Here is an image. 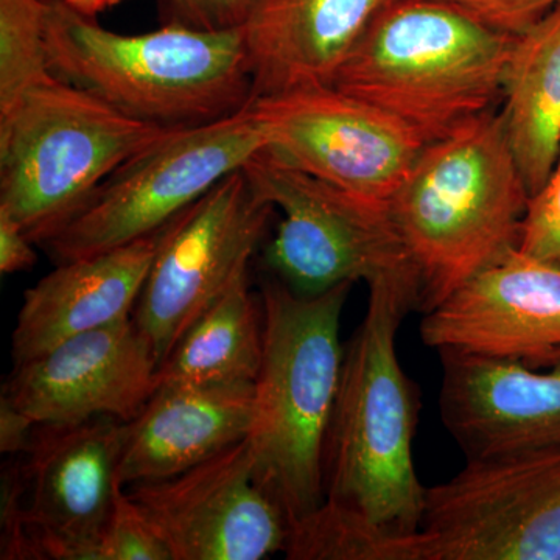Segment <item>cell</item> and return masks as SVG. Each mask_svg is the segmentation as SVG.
<instances>
[{"label": "cell", "mask_w": 560, "mask_h": 560, "mask_svg": "<svg viewBox=\"0 0 560 560\" xmlns=\"http://www.w3.org/2000/svg\"><path fill=\"white\" fill-rule=\"evenodd\" d=\"M51 73L131 119L168 130L241 113L254 101L242 28L198 31L165 24L121 35L49 0Z\"/></svg>", "instance_id": "3957f363"}, {"label": "cell", "mask_w": 560, "mask_h": 560, "mask_svg": "<svg viewBox=\"0 0 560 560\" xmlns=\"http://www.w3.org/2000/svg\"><path fill=\"white\" fill-rule=\"evenodd\" d=\"M49 0H0V117L54 79L46 47Z\"/></svg>", "instance_id": "7402d4cb"}, {"label": "cell", "mask_w": 560, "mask_h": 560, "mask_svg": "<svg viewBox=\"0 0 560 560\" xmlns=\"http://www.w3.org/2000/svg\"><path fill=\"white\" fill-rule=\"evenodd\" d=\"M411 311L418 301L408 291L370 289L364 318L345 346L324 451V501L397 544L419 529L427 490L412 459L419 390L396 348Z\"/></svg>", "instance_id": "6da1fadb"}, {"label": "cell", "mask_w": 560, "mask_h": 560, "mask_svg": "<svg viewBox=\"0 0 560 560\" xmlns=\"http://www.w3.org/2000/svg\"><path fill=\"white\" fill-rule=\"evenodd\" d=\"M253 423L254 383L161 386L128 422L121 486L183 474L246 440Z\"/></svg>", "instance_id": "d6986e66"}, {"label": "cell", "mask_w": 560, "mask_h": 560, "mask_svg": "<svg viewBox=\"0 0 560 560\" xmlns=\"http://www.w3.org/2000/svg\"><path fill=\"white\" fill-rule=\"evenodd\" d=\"M420 337L430 348L560 364V267L512 250L427 312Z\"/></svg>", "instance_id": "9a60e30c"}, {"label": "cell", "mask_w": 560, "mask_h": 560, "mask_svg": "<svg viewBox=\"0 0 560 560\" xmlns=\"http://www.w3.org/2000/svg\"><path fill=\"white\" fill-rule=\"evenodd\" d=\"M518 250L560 267V153L550 178L529 198Z\"/></svg>", "instance_id": "cb8c5ba5"}, {"label": "cell", "mask_w": 560, "mask_h": 560, "mask_svg": "<svg viewBox=\"0 0 560 560\" xmlns=\"http://www.w3.org/2000/svg\"><path fill=\"white\" fill-rule=\"evenodd\" d=\"M66 3L84 16L95 18L102 11L110 9V7L117 5L121 0H65Z\"/></svg>", "instance_id": "f546056e"}, {"label": "cell", "mask_w": 560, "mask_h": 560, "mask_svg": "<svg viewBox=\"0 0 560 560\" xmlns=\"http://www.w3.org/2000/svg\"><path fill=\"white\" fill-rule=\"evenodd\" d=\"M275 210L242 168L164 228L132 313L160 366L191 323L248 271Z\"/></svg>", "instance_id": "30bf717a"}, {"label": "cell", "mask_w": 560, "mask_h": 560, "mask_svg": "<svg viewBox=\"0 0 560 560\" xmlns=\"http://www.w3.org/2000/svg\"><path fill=\"white\" fill-rule=\"evenodd\" d=\"M497 31L521 35L560 5V0H440Z\"/></svg>", "instance_id": "4316f807"}, {"label": "cell", "mask_w": 560, "mask_h": 560, "mask_svg": "<svg viewBox=\"0 0 560 560\" xmlns=\"http://www.w3.org/2000/svg\"><path fill=\"white\" fill-rule=\"evenodd\" d=\"M404 560H560V442L467 458L427 488Z\"/></svg>", "instance_id": "9c48e42d"}, {"label": "cell", "mask_w": 560, "mask_h": 560, "mask_svg": "<svg viewBox=\"0 0 560 560\" xmlns=\"http://www.w3.org/2000/svg\"><path fill=\"white\" fill-rule=\"evenodd\" d=\"M171 131L54 77L0 117V212L43 245L120 165Z\"/></svg>", "instance_id": "8992f818"}, {"label": "cell", "mask_w": 560, "mask_h": 560, "mask_svg": "<svg viewBox=\"0 0 560 560\" xmlns=\"http://www.w3.org/2000/svg\"><path fill=\"white\" fill-rule=\"evenodd\" d=\"M529 191L492 109L427 143L389 201L427 313L522 241Z\"/></svg>", "instance_id": "7a4b0ae2"}, {"label": "cell", "mask_w": 560, "mask_h": 560, "mask_svg": "<svg viewBox=\"0 0 560 560\" xmlns=\"http://www.w3.org/2000/svg\"><path fill=\"white\" fill-rule=\"evenodd\" d=\"M162 231L98 256L65 261L25 291L13 331L14 366L75 335L130 318Z\"/></svg>", "instance_id": "ac0fdd59"}, {"label": "cell", "mask_w": 560, "mask_h": 560, "mask_svg": "<svg viewBox=\"0 0 560 560\" xmlns=\"http://www.w3.org/2000/svg\"><path fill=\"white\" fill-rule=\"evenodd\" d=\"M396 2L254 0L241 27L254 101L302 88L330 86L372 22Z\"/></svg>", "instance_id": "e0dca14e"}, {"label": "cell", "mask_w": 560, "mask_h": 560, "mask_svg": "<svg viewBox=\"0 0 560 560\" xmlns=\"http://www.w3.org/2000/svg\"><path fill=\"white\" fill-rule=\"evenodd\" d=\"M246 272L184 331L158 370V388L256 382L264 350V315Z\"/></svg>", "instance_id": "44dd1931"}, {"label": "cell", "mask_w": 560, "mask_h": 560, "mask_svg": "<svg viewBox=\"0 0 560 560\" xmlns=\"http://www.w3.org/2000/svg\"><path fill=\"white\" fill-rule=\"evenodd\" d=\"M243 172L283 215L265 250L276 279L305 296L341 283L396 287L416 298L419 311L418 271L389 206L290 167L267 149Z\"/></svg>", "instance_id": "52a82bcc"}, {"label": "cell", "mask_w": 560, "mask_h": 560, "mask_svg": "<svg viewBox=\"0 0 560 560\" xmlns=\"http://www.w3.org/2000/svg\"><path fill=\"white\" fill-rule=\"evenodd\" d=\"M268 136V153L389 206L427 143L385 110L334 86L302 88L250 103Z\"/></svg>", "instance_id": "8fae6325"}, {"label": "cell", "mask_w": 560, "mask_h": 560, "mask_svg": "<svg viewBox=\"0 0 560 560\" xmlns=\"http://www.w3.org/2000/svg\"><path fill=\"white\" fill-rule=\"evenodd\" d=\"M127 490L173 560H260L285 550L289 523L261 488L249 436L183 474Z\"/></svg>", "instance_id": "7c38bea8"}, {"label": "cell", "mask_w": 560, "mask_h": 560, "mask_svg": "<svg viewBox=\"0 0 560 560\" xmlns=\"http://www.w3.org/2000/svg\"><path fill=\"white\" fill-rule=\"evenodd\" d=\"M441 418L467 458L560 442V364L441 350Z\"/></svg>", "instance_id": "2e32d148"}, {"label": "cell", "mask_w": 560, "mask_h": 560, "mask_svg": "<svg viewBox=\"0 0 560 560\" xmlns=\"http://www.w3.org/2000/svg\"><path fill=\"white\" fill-rule=\"evenodd\" d=\"M98 560H173L164 537L124 486L98 540Z\"/></svg>", "instance_id": "603a6c76"}, {"label": "cell", "mask_w": 560, "mask_h": 560, "mask_svg": "<svg viewBox=\"0 0 560 560\" xmlns=\"http://www.w3.org/2000/svg\"><path fill=\"white\" fill-rule=\"evenodd\" d=\"M515 36L440 0H399L372 22L330 86L431 143L501 101Z\"/></svg>", "instance_id": "5b68a950"}, {"label": "cell", "mask_w": 560, "mask_h": 560, "mask_svg": "<svg viewBox=\"0 0 560 560\" xmlns=\"http://www.w3.org/2000/svg\"><path fill=\"white\" fill-rule=\"evenodd\" d=\"M267 147V131L250 106L172 130L120 165L43 246L65 264L156 234Z\"/></svg>", "instance_id": "ba28073f"}, {"label": "cell", "mask_w": 560, "mask_h": 560, "mask_svg": "<svg viewBox=\"0 0 560 560\" xmlns=\"http://www.w3.org/2000/svg\"><path fill=\"white\" fill-rule=\"evenodd\" d=\"M127 436L128 422L114 418L36 425L21 455L35 559L98 560Z\"/></svg>", "instance_id": "4fadbf2b"}, {"label": "cell", "mask_w": 560, "mask_h": 560, "mask_svg": "<svg viewBox=\"0 0 560 560\" xmlns=\"http://www.w3.org/2000/svg\"><path fill=\"white\" fill-rule=\"evenodd\" d=\"M36 423L18 410L5 396L0 397V452L21 456L31 445Z\"/></svg>", "instance_id": "f1b7e54d"}, {"label": "cell", "mask_w": 560, "mask_h": 560, "mask_svg": "<svg viewBox=\"0 0 560 560\" xmlns=\"http://www.w3.org/2000/svg\"><path fill=\"white\" fill-rule=\"evenodd\" d=\"M501 101L508 142L533 197L560 153V5L515 36Z\"/></svg>", "instance_id": "ffe728a7"}, {"label": "cell", "mask_w": 560, "mask_h": 560, "mask_svg": "<svg viewBox=\"0 0 560 560\" xmlns=\"http://www.w3.org/2000/svg\"><path fill=\"white\" fill-rule=\"evenodd\" d=\"M158 370L153 346L130 316L16 364L2 396L36 425L131 422L156 390Z\"/></svg>", "instance_id": "5bb4252c"}, {"label": "cell", "mask_w": 560, "mask_h": 560, "mask_svg": "<svg viewBox=\"0 0 560 560\" xmlns=\"http://www.w3.org/2000/svg\"><path fill=\"white\" fill-rule=\"evenodd\" d=\"M165 24L198 31L241 28L254 0H160Z\"/></svg>", "instance_id": "484cf974"}, {"label": "cell", "mask_w": 560, "mask_h": 560, "mask_svg": "<svg viewBox=\"0 0 560 560\" xmlns=\"http://www.w3.org/2000/svg\"><path fill=\"white\" fill-rule=\"evenodd\" d=\"M3 560L35 559L27 517H25V478L20 459L10 460L2 474V506H0Z\"/></svg>", "instance_id": "d4e9b609"}, {"label": "cell", "mask_w": 560, "mask_h": 560, "mask_svg": "<svg viewBox=\"0 0 560 560\" xmlns=\"http://www.w3.org/2000/svg\"><path fill=\"white\" fill-rule=\"evenodd\" d=\"M352 285L305 296L279 279L261 283L264 350L249 440L257 478L289 528L326 499L324 451L345 359L341 315Z\"/></svg>", "instance_id": "277c9868"}, {"label": "cell", "mask_w": 560, "mask_h": 560, "mask_svg": "<svg viewBox=\"0 0 560 560\" xmlns=\"http://www.w3.org/2000/svg\"><path fill=\"white\" fill-rule=\"evenodd\" d=\"M31 237L9 213L0 212V272L13 275L31 270L36 264V253Z\"/></svg>", "instance_id": "83f0119b"}]
</instances>
